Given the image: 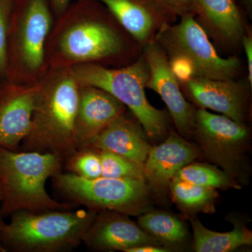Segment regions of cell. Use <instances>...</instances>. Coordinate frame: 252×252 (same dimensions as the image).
Listing matches in <instances>:
<instances>
[{
  "instance_id": "cell-1",
  "label": "cell",
  "mask_w": 252,
  "mask_h": 252,
  "mask_svg": "<svg viewBox=\"0 0 252 252\" xmlns=\"http://www.w3.org/2000/svg\"><path fill=\"white\" fill-rule=\"evenodd\" d=\"M142 47L108 9L94 0H76L56 18L48 38L49 68L94 64L120 67L133 63Z\"/></svg>"
},
{
  "instance_id": "cell-2",
  "label": "cell",
  "mask_w": 252,
  "mask_h": 252,
  "mask_svg": "<svg viewBox=\"0 0 252 252\" xmlns=\"http://www.w3.org/2000/svg\"><path fill=\"white\" fill-rule=\"evenodd\" d=\"M79 91L72 68H49L37 82L31 127L20 151L52 154L64 160L76 150Z\"/></svg>"
},
{
  "instance_id": "cell-3",
  "label": "cell",
  "mask_w": 252,
  "mask_h": 252,
  "mask_svg": "<svg viewBox=\"0 0 252 252\" xmlns=\"http://www.w3.org/2000/svg\"><path fill=\"white\" fill-rule=\"evenodd\" d=\"M64 159L49 153L13 151L0 147V184L3 199L0 214L9 217L19 210H70L69 202L57 201L46 189L49 179L62 172Z\"/></svg>"
},
{
  "instance_id": "cell-4",
  "label": "cell",
  "mask_w": 252,
  "mask_h": 252,
  "mask_svg": "<svg viewBox=\"0 0 252 252\" xmlns=\"http://www.w3.org/2000/svg\"><path fill=\"white\" fill-rule=\"evenodd\" d=\"M97 212L89 209L19 210L0 230L5 252H60L77 248Z\"/></svg>"
},
{
  "instance_id": "cell-5",
  "label": "cell",
  "mask_w": 252,
  "mask_h": 252,
  "mask_svg": "<svg viewBox=\"0 0 252 252\" xmlns=\"http://www.w3.org/2000/svg\"><path fill=\"white\" fill-rule=\"evenodd\" d=\"M56 18L50 0H16L6 46L4 81L34 84L49 69L48 38Z\"/></svg>"
},
{
  "instance_id": "cell-6",
  "label": "cell",
  "mask_w": 252,
  "mask_h": 252,
  "mask_svg": "<svg viewBox=\"0 0 252 252\" xmlns=\"http://www.w3.org/2000/svg\"><path fill=\"white\" fill-rule=\"evenodd\" d=\"M72 69L81 85L107 91L130 109L149 139L157 141L165 135L170 115L167 111L154 107L147 99L145 89L149 69L142 53L133 63L123 67L84 64Z\"/></svg>"
},
{
  "instance_id": "cell-7",
  "label": "cell",
  "mask_w": 252,
  "mask_h": 252,
  "mask_svg": "<svg viewBox=\"0 0 252 252\" xmlns=\"http://www.w3.org/2000/svg\"><path fill=\"white\" fill-rule=\"evenodd\" d=\"M154 40L167 58L181 56L190 61L195 77L229 80L238 79L243 72L240 57L220 56L193 15H186L180 18L178 23L165 26Z\"/></svg>"
},
{
  "instance_id": "cell-8",
  "label": "cell",
  "mask_w": 252,
  "mask_h": 252,
  "mask_svg": "<svg viewBox=\"0 0 252 252\" xmlns=\"http://www.w3.org/2000/svg\"><path fill=\"white\" fill-rule=\"evenodd\" d=\"M52 179L55 188L69 203L84 205L95 212L112 210L127 215L137 214L149 196L145 180L103 176L86 179L62 172Z\"/></svg>"
},
{
  "instance_id": "cell-9",
  "label": "cell",
  "mask_w": 252,
  "mask_h": 252,
  "mask_svg": "<svg viewBox=\"0 0 252 252\" xmlns=\"http://www.w3.org/2000/svg\"><path fill=\"white\" fill-rule=\"evenodd\" d=\"M192 135L209 160L233 178L238 177L243 167L250 135L245 124L198 108Z\"/></svg>"
},
{
  "instance_id": "cell-10",
  "label": "cell",
  "mask_w": 252,
  "mask_h": 252,
  "mask_svg": "<svg viewBox=\"0 0 252 252\" xmlns=\"http://www.w3.org/2000/svg\"><path fill=\"white\" fill-rule=\"evenodd\" d=\"M194 18L219 54L237 56L249 17L235 0H191Z\"/></svg>"
},
{
  "instance_id": "cell-11",
  "label": "cell",
  "mask_w": 252,
  "mask_h": 252,
  "mask_svg": "<svg viewBox=\"0 0 252 252\" xmlns=\"http://www.w3.org/2000/svg\"><path fill=\"white\" fill-rule=\"evenodd\" d=\"M142 54L149 69L146 89L155 91L160 95L181 135H192L197 109L184 95L180 83L169 65L166 54L155 40L143 46Z\"/></svg>"
},
{
  "instance_id": "cell-12",
  "label": "cell",
  "mask_w": 252,
  "mask_h": 252,
  "mask_svg": "<svg viewBox=\"0 0 252 252\" xmlns=\"http://www.w3.org/2000/svg\"><path fill=\"white\" fill-rule=\"evenodd\" d=\"M180 85L184 95L199 109H211L245 124L252 89L247 78L219 80L195 77Z\"/></svg>"
},
{
  "instance_id": "cell-13",
  "label": "cell",
  "mask_w": 252,
  "mask_h": 252,
  "mask_svg": "<svg viewBox=\"0 0 252 252\" xmlns=\"http://www.w3.org/2000/svg\"><path fill=\"white\" fill-rule=\"evenodd\" d=\"M82 243L99 251L126 252L142 245H162L130 220L127 215L112 210L96 213L83 237Z\"/></svg>"
},
{
  "instance_id": "cell-14",
  "label": "cell",
  "mask_w": 252,
  "mask_h": 252,
  "mask_svg": "<svg viewBox=\"0 0 252 252\" xmlns=\"http://www.w3.org/2000/svg\"><path fill=\"white\" fill-rule=\"evenodd\" d=\"M37 83L0 86V147L18 151L31 127Z\"/></svg>"
},
{
  "instance_id": "cell-15",
  "label": "cell",
  "mask_w": 252,
  "mask_h": 252,
  "mask_svg": "<svg viewBox=\"0 0 252 252\" xmlns=\"http://www.w3.org/2000/svg\"><path fill=\"white\" fill-rule=\"evenodd\" d=\"M126 109L122 102L107 91L80 84L74 126L76 150L89 147L109 124L126 112Z\"/></svg>"
},
{
  "instance_id": "cell-16",
  "label": "cell",
  "mask_w": 252,
  "mask_h": 252,
  "mask_svg": "<svg viewBox=\"0 0 252 252\" xmlns=\"http://www.w3.org/2000/svg\"><path fill=\"white\" fill-rule=\"evenodd\" d=\"M104 5L143 49L158 32L177 18L154 0H94Z\"/></svg>"
},
{
  "instance_id": "cell-17",
  "label": "cell",
  "mask_w": 252,
  "mask_h": 252,
  "mask_svg": "<svg viewBox=\"0 0 252 252\" xmlns=\"http://www.w3.org/2000/svg\"><path fill=\"white\" fill-rule=\"evenodd\" d=\"M201 154L196 146L171 131L166 140L149 151L143 164L144 179L158 190L170 186L177 172Z\"/></svg>"
},
{
  "instance_id": "cell-18",
  "label": "cell",
  "mask_w": 252,
  "mask_h": 252,
  "mask_svg": "<svg viewBox=\"0 0 252 252\" xmlns=\"http://www.w3.org/2000/svg\"><path fill=\"white\" fill-rule=\"evenodd\" d=\"M147 137L138 120L134 116L128 117L126 112L109 124L88 147L109 151L143 165L152 148Z\"/></svg>"
},
{
  "instance_id": "cell-19",
  "label": "cell",
  "mask_w": 252,
  "mask_h": 252,
  "mask_svg": "<svg viewBox=\"0 0 252 252\" xmlns=\"http://www.w3.org/2000/svg\"><path fill=\"white\" fill-rule=\"evenodd\" d=\"M193 233V247L198 252H228L251 245L252 234L245 225L234 223V229L219 233L205 228L200 220L190 219Z\"/></svg>"
},
{
  "instance_id": "cell-20",
  "label": "cell",
  "mask_w": 252,
  "mask_h": 252,
  "mask_svg": "<svg viewBox=\"0 0 252 252\" xmlns=\"http://www.w3.org/2000/svg\"><path fill=\"white\" fill-rule=\"evenodd\" d=\"M138 225L162 245L178 247L189 239L185 223L177 217L163 212H150L138 218Z\"/></svg>"
},
{
  "instance_id": "cell-21",
  "label": "cell",
  "mask_w": 252,
  "mask_h": 252,
  "mask_svg": "<svg viewBox=\"0 0 252 252\" xmlns=\"http://www.w3.org/2000/svg\"><path fill=\"white\" fill-rule=\"evenodd\" d=\"M170 190L174 201L183 211L212 213L218 195L216 189L172 180Z\"/></svg>"
},
{
  "instance_id": "cell-22",
  "label": "cell",
  "mask_w": 252,
  "mask_h": 252,
  "mask_svg": "<svg viewBox=\"0 0 252 252\" xmlns=\"http://www.w3.org/2000/svg\"><path fill=\"white\" fill-rule=\"evenodd\" d=\"M173 180L207 188L240 189L233 177L226 172L205 163L190 162L177 172Z\"/></svg>"
},
{
  "instance_id": "cell-23",
  "label": "cell",
  "mask_w": 252,
  "mask_h": 252,
  "mask_svg": "<svg viewBox=\"0 0 252 252\" xmlns=\"http://www.w3.org/2000/svg\"><path fill=\"white\" fill-rule=\"evenodd\" d=\"M66 170L69 173L86 179L102 176V162L98 150L92 148L77 149L64 158Z\"/></svg>"
},
{
  "instance_id": "cell-24",
  "label": "cell",
  "mask_w": 252,
  "mask_h": 252,
  "mask_svg": "<svg viewBox=\"0 0 252 252\" xmlns=\"http://www.w3.org/2000/svg\"><path fill=\"white\" fill-rule=\"evenodd\" d=\"M98 152L102 162V176L103 177L145 180L143 165L109 151L98 150Z\"/></svg>"
},
{
  "instance_id": "cell-25",
  "label": "cell",
  "mask_w": 252,
  "mask_h": 252,
  "mask_svg": "<svg viewBox=\"0 0 252 252\" xmlns=\"http://www.w3.org/2000/svg\"><path fill=\"white\" fill-rule=\"evenodd\" d=\"M16 0H0V74L4 81L6 46L10 20Z\"/></svg>"
},
{
  "instance_id": "cell-26",
  "label": "cell",
  "mask_w": 252,
  "mask_h": 252,
  "mask_svg": "<svg viewBox=\"0 0 252 252\" xmlns=\"http://www.w3.org/2000/svg\"><path fill=\"white\" fill-rule=\"evenodd\" d=\"M167 59L170 69L180 84L195 77L193 64L188 60L181 56H172Z\"/></svg>"
},
{
  "instance_id": "cell-27",
  "label": "cell",
  "mask_w": 252,
  "mask_h": 252,
  "mask_svg": "<svg viewBox=\"0 0 252 252\" xmlns=\"http://www.w3.org/2000/svg\"><path fill=\"white\" fill-rule=\"evenodd\" d=\"M154 1L177 18H182L186 15H193L191 0H154Z\"/></svg>"
},
{
  "instance_id": "cell-28",
  "label": "cell",
  "mask_w": 252,
  "mask_h": 252,
  "mask_svg": "<svg viewBox=\"0 0 252 252\" xmlns=\"http://www.w3.org/2000/svg\"><path fill=\"white\" fill-rule=\"evenodd\" d=\"M242 49L245 53L247 63V79L252 87V29L249 25L242 41Z\"/></svg>"
},
{
  "instance_id": "cell-29",
  "label": "cell",
  "mask_w": 252,
  "mask_h": 252,
  "mask_svg": "<svg viewBox=\"0 0 252 252\" xmlns=\"http://www.w3.org/2000/svg\"><path fill=\"white\" fill-rule=\"evenodd\" d=\"M72 0H50L51 8L56 18L59 17L64 12L68 6L71 4Z\"/></svg>"
},
{
  "instance_id": "cell-30",
  "label": "cell",
  "mask_w": 252,
  "mask_h": 252,
  "mask_svg": "<svg viewBox=\"0 0 252 252\" xmlns=\"http://www.w3.org/2000/svg\"><path fill=\"white\" fill-rule=\"evenodd\" d=\"M170 251V250L166 248H162V247L157 246V245H147L130 249L127 252H167Z\"/></svg>"
},
{
  "instance_id": "cell-31",
  "label": "cell",
  "mask_w": 252,
  "mask_h": 252,
  "mask_svg": "<svg viewBox=\"0 0 252 252\" xmlns=\"http://www.w3.org/2000/svg\"><path fill=\"white\" fill-rule=\"evenodd\" d=\"M239 6L244 10L249 18L252 16V0H235Z\"/></svg>"
},
{
  "instance_id": "cell-32",
  "label": "cell",
  "mask_w": 252,
  "mask_h": 252,
  "mask_svg": "<svg viewBox=\"0 0 252 252\" xmlns=\"http://www.w3.org/2000/svg\"><path fill=\"white\" fill-rule=\"evenodd\" d=\"M2 189H1V184H0V205H1V201H2ZM5 223H6V222L4 221V218H3L2 216L1 215V214H0V230L3 228ZM0 252H5L4 249H3L2 247H1V245H0Z\"/></svg>"
},
{
  "instance_id": "cell-33",
  "label": "cell",
  "mask_w": 252,
  "mask_h": 252,
  "mask_svg": "<svg viewBox=\"0 0 252 252\" xmlns=\"http://www.w3.org/2000/svg\"><path fill=\"white\" fill-rule=\"evenodd\" d=\"M3 79L2 77H1V74H0V86H1V84H2L3 82Z\"/></svg>"
}]
</instances>
